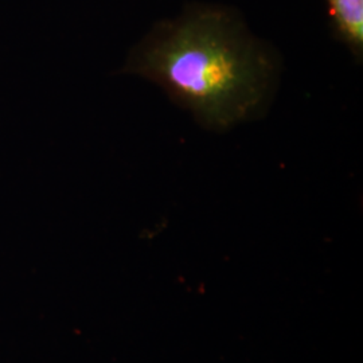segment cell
I'll return each instance as SVG.
<instances>
[{"instance_id": "obj_2", "label": "cell", "mask_w": 363, "mask_h": 363, "mask_svg": "<svg viewBox=\"0 0 363 363\" xmlns=\"http://www.w3.org/2000/svg\"><path fill=\"white\" fill-rule=\"evenodd\" d=\"M333 27L350 52L362 58L363 0H325Z\"/></svg>"}, {"instance_id": "obj_1", "label": "cell", "mask_w": 363, "mask_h": 363, "mask_svg": "<svg viewBox=\"0 0 363 363\" xmlns=\"http://www.w3.org/2000/svg\"><path fill=\"white\" fill-rule=\"evenodd\" d=\"M124 72L160 86L211 130L259 117L279 82L272 49L235 10L210 3L189 4L155 23L130 50Z\"/></svg>"}]
</instances>
